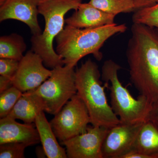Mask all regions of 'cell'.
I'll list each match as a JSON object with an SVG mask.
<instances>
[{
	"mask_svg": "<svg viewBox=\"0 0 158 158\" xmlns=\"http://www.w3.org/2000/svg\"><path fill=\"white\" fill-rule=\"evenodd\" d=\"M126 57L130 80L141 95L158 100V28L133 23Z\"/></svg>",
	"mask_w": 158,
	"mask_h": 158,
	"instance_id": "cell-1",
	"label": "cell"
},
{
	"mask_svg": "<svg viewBox=\"0 0 158 158\" xmlns=\"http://www.w3.org/2000/svg\"><path fill=\"white\" fill-rule=\"evenodd\" d=\"M125 24L116 23L93 28H78L67 25L56 37V52L64 65L74 67L82 58L89 54L100 61L99 50L106 40L115 34L126 31Z\"/></svg>",
	"mask_w": 158,
	"mask_h": 158,
	"instance_id": "cell-2",
	"label": "cell"
},
{
	"mask_svg": "<svg viewBox=\"0 0 158 158\" xmlns=\"http://www.w3.org/2000/svg\"><path fill=\"white\" fill-rule=\"evenodd\" d=\"M98 66L91 59L82 63L75 70L77 95L83 101L93 126L110 128L119 124L120 120L108 102L105 89L109 83L103 86Z\"/></svg>",
	"mask_w": 158,
	"mask_h": 158,
	"instance_id": "cell-3",
	"label": "cell"
},
{
	"mask_svg": "<svg viewBox=\"0 0 158 158\" xmlns=\"http://www.w3.org/2000/svg\"><path fill=\"white\" fill-rule=\"evenodd\" d=\"M81 3L82 0H39L38 11L44 18L45 27L41 34L31 37V50L41 57L47 68L65 65L54 50L53 40L64 28L65 14L77 10Z\"/></svg>",
	"mask_w": 158,
	"mask_h": 158,
	"instance_id": "cell-4",
	"label": "cell"
},
{
	"mask_svg": "<svg viewBox=\"0 0 158 158\" xmlns=\"http://www.w3.org/2000/svg\"><path fill=\"white\" fill-rule=\"evenodd\" d=\"M121 66L112 60L105 61L102 69V78L110 91V102L113 112L120 123L137 124L147 121L152 103L144 95L137 99L133 97L118 79V73Z\"/></svg>",
	"mask_w": 158,
	"mask_h": 158,
	"instance_id": "cell-5",
	"label": "cell"
},
{
	"mask_svg": "<svg viewBox=\"0 0 158 158\" xmlns=\"http://www.w3.org/2000/svg\"><path fill=\"white\" fill-rule=\"evenodd\" d=\"M52 71L50 77L32 91L42 100L44 112L55 115L77 94V90L74 67L59 65Z\"/></svg>",
	"mask_w": 158,
	"mask_h": 158,
	"instance_id": "cell-6",
	"label": "cell"
},
{
	"mask_svg": "<svg viewBox=\"0 0 158 158\" xmlns=\"http://www.w3.org/2000/svg\"><path fill=\"white\" fill-rule=\"evenodd\" d=\"M50 123L61 143L85 132L90 120L86 106L76 94L55 115Z\"/></svg>",
	"mask_w": 158,
	"mask_h": 158,
	"instance_id": "cell-7",
	"label": "cell"
},
{
	"mask_svg": "<svg viewBox=\"0 0 158 158\" xmlns=\"http://www.w3.org/2000/svg\"><path fill=\"white\" fill-rule=\"evenodd\" d=\"M39 55L28 51L19 61L18 68L11 80L12 86L23 93L37 89L52 74Z\"/></svg>",
	"mask_w": 158,
	"mask_h": 158,
	"instance_id": "cell-8",
	"label": "cell"
},
{
	"mask_svg": "<svg viewBox=\"0 0 158 158\" xmlns=\"http://www.w3.org/2000/svg\"><path fill=\"white\" fill-rule=\"evenodd\" d=\"M108 129L92 125L85 132L62 141L67 158H103L102 146Z\"/></svg>",
	"mask_w": 158,
	"mask_h": 158,
	"instance_id": "cell-9",
	"label": "cell"
},
{
	"mask_svg": "<svg viewBox=\"0 0 158 158\" xmlns=\"http://www.w3.org/2000/svg\"><path fill=\"white\" fill-rule=\"evenodd\" d=\"M144 123L133 124L120 123L109 128L102 146L103 158H121L131 151Z\"/></svg>",
	"mask_w": 158,
	"mask_h": 158,
	"instance_id": "cell-10",
	"label": "cell"
},
{
	"mask_svg": "<svg viewBox=\"0 0 158 158\" xmlns=\"http://www.w3.org/2000/svg\"><path fill=\"white\" fill-rule=\"evenodd\" d=\"M39 0H5L0 5V22L14 19L25 23L33 36L42 33L38 21Z\"/></svg>",
	"mask_w": 158,
	"mask_h": 158,
	"instance_id": "cell-11",
	"label": "cell"
},
{
	"mask_svg": "<svg viewBox=\"0 0 158 158\" xmlns=\"http://www.w3.org/2000/svg\"><path fill=\"white\" fill-rule=\"evenodd\" d=\"M35 123H19L9 116L0 119V144L19 142L32 146L40 142Z\"/></svg>",
	"mask_w": 158,
	"mask_h": 158,
	"instance_id": "cell-12",
	"label": "cell"
},
{
	"mask_svg": "<svg viewBox=\"0 0 158 158\" xmlns=\"http://www.w3.org/2000/svg\"><path fill=\"white\" fill-rule=\"evenodd\" d=\"M116 15L97 9L89 3H81L70 17L65 19L67 25L78 28H93L113 24Z\"/></svg>",
	"mask_w": 158,
	"mask_h": 158,
	"instance_id": "cell-13",
	"label": "cell"
},
{
	"mask_svg": "<svg viewBox=\"0 0 158 158\" xmlns=\"http://www.w3.org/2000/svg\"><path fill=\"white\" fill-rule=\"evenodd\" d=\"M44 110L41 98L30 91L23 94L7 116L31 124L35 123L37 116Z\"/></svg>",
	"mask_w": 158,
	"mask_h": 158,
	"instance_id": "cell-14",
	"label": "cell"
},
{
	"mask_svg": "<svg viewBox=\"0 0 158 158\" xmlns=\"http://www.w3.org/2000/svg\"><path fill=\"white\" fill-rule=\"evenodd\" d=\"M35 126L39 133L40 142L46 156L48 158H67L66 150L59 144L50 122L48 121L44 111L37 116Z\"/></svg>",
	"mask_w": 158,
	"mask_h": 158,
	"instance_id": "cell-15",
	"label": "cell"
},
{
	"mask_svg": "<svg viewBox=\"0 0 158 158\" xmlns=\"http://www.w3.org/2000/svg\"><path fill=\"white\" fill-rule=\"evenodd\" d=\"M131 151L158 158V128L152 122L143 123Z\"/></svg>",
	"mask_w": 158,
	"mask_h": 158,
	"instance_id": "cell-16",
	"label": "cell"
},
{
	"mask_svg": "<svg viewBox=\"0 0 158 158\" xmlns=\"http://www.w3.org/2000/svg\"><path fill=\"white\" fill-rule=\"evenodd\" d=\"M23 37L12 33L0 37V58H7L20 61L27 49Z\"/></svg>",
	"mask_w": 158,
	"mask_h": 158,
	"instance_id": "cell-17",
	"label": "cell"
},
{
	"mask_svg": "<svg viewBox=\"0 0 158 158\" xmlns=\"http://www.w3.org/2000/svg\"><path fill=\"white\" fill-rule=\"evenodd\" d=\"M89 3L104 12L115 15L135 11L133 0H90Z\"/></svg>",
	"mask_w": 158,
	"mask_h": 158,
	"instance_id": "cell-18",
	"label": "cell"
},
{
	"mask_svg": "<svg viewBox=\"0 0 158 158\" xmlns=\"http://www.w3.org/2000/svg\"><path fill=\"white\" fill-rule=\"evenodd\" d=\"M23 94L19 89L14 86H11L0 93L1 118L9 115Z\"/></svg>",
	"mask_w": 158,
	"mask_h": 158,
	"instance_id": "cell-19",
	"label": "cell"
},
{
	"mask_svg": "<svg viewBox=\"0 0 158 158\" xmlns=\"http://www.w3.org/2000/svg\"><path fill=\"white\" fill-rule=\"evenodd\" d=\"M132 21L133 23L142 24L158 28V3L136 10L133 14Z\"/></svg>",
	"mask_w": 158,
	"mask_h": 158,
	"instance_id": "cell-20",
	"label": "cell"
},
{
	"mask_svg": "<svg viewBox=\"0 0 158 158\" xmlns=\"http://www.w3.org/2000/svg\"><path fill=\"white\" fill-rule=\"evenodd\" d=\"M27 144L19 142H8L0 144V158H24Z\"/></svg>",
	"mask_w": 158,
	"mask_h": 158,
	"instance_id": "cell-21",
	"label": "cell"
},
{
	"mask_svg": "<svg viewBox=\"0 0 158 158\" xmlns=\"http://www.w3.org/2000/svg\"><path fill=\"white\" fill-rule=\"evenodd\" d=\"M19 61L0 58V75L12 80L18 68Z\"/></svg>",
	"mask_w": 158,
	"mask_h": 158,
	"instance_id": "cell-22",
	"label": "cell"
},
{
	"mask_svg": "<svg viewBox=\"0 0 158 158\" xmlns=\"http://www.w3.org/2000/svg\"><path fill=\"white\" fill-rule=\"evenodd\" d=\"M147 120L152 122L158 128V100L152 103Z\"/></svg>",
	"mask_w": 158,
	"mask_h": 158,
	"instance_id": "cell-23",
	"label": "cell"
},
{
	"mask_svg": "<svg viewBox=\"0 0 158 158\" xmlns=\"http://www.w3.org/2000/svg\"><path fill=\"white\" fill-rule=\"evenodd\" d=\"M135 10L150 7L158 3V0H133Z\"/></svg>",
	"mask_w": 158,
	"mask_h": 158,
	"instance_id": "cell-24",
	"label": "cell"
},
{
	"mask_svg": "<svg viewBox=\"0 0 158 158\" xmlns=\"http://www.w3.org/2000/svg\"><path fill=\"white\" fill-rule=\"evenodd\" d=\"M12 86L11 79L0 75V93Z\"/></svg>",
	"mask_w": 158,
	"mask_h": 158,
	"instance_id": "cell-25",
	"label": "cell"
},
{
	"mask_svg": "<svg viewBox=\"0 0 158 158\" xmlns=\"http://www.w3.org/2000/svg\"><path fill=\"white\" fill-rule=\"evenodd\" d=\"M5 0H0V5H1V4H2L3 3V2L5 1Z\"/></svg>",
	"mask_w": 158,
	"mask_h": 158,
	"instance_id": "cell-26",
	"label": "cell"
}]
</instances>
